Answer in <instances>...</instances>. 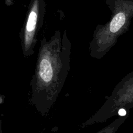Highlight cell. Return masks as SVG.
<instances>
[{
  "label": "cell",
  "mask_w": 133,
  "mask_h": 133,
  "mask_svg": "<svg viewBox=\"0 0 133 133\" xmlns=\"http://www.w3.org/2000/svg\"><path fill=\"white\" fill-rule=\"evenodd\" d=\"M118 113L120 116H125L126 115V110L122 108L118 110Z\"/></svg>",
  "instance_id": "6"
},
{
  "label": "cell",
  "mask_w": 133,
  "mask_h": 133,
  "mask_svg": "<svg viewBox=\"0 0 133 133\" xmlns=\"http://www.w3.org/2000/svg\"><path fill=\"white\" fill-rule=\"evenodd\" d=\"M133 17V2L114 14L110 22L98 25L90 44V56L96 59L103 57L116 44L117 39L129 29Z\"/></svg>",
  "instance_id": "2"
},
{
  "label": "cell",
  "mask_w": 133,
  "mask_h": 133,
  "mask_svg": "<svg viewBox=\"0 0 133 133\" xmlns=\"http://www.w3.org/2000/svg\"><path fill=\"white\" fill-rule=\"evenodd\" d=\"M126 118H127V116L126 117L120 116L118 118L116 119L114 121H113L110 125H107L105 128L99 130L96 133H116L118 129L120 127L121 125L125 122Z\"/></svg>",
  "instance_id": "5"
},
{
  "label": "cell",
  "mask_w": 133,
  "mask_h": 133,
  "mask_svg": "<svg viewBox=\"0 0 133 133\" xmlns=\"http://www.w3.org/2000/svg\"><path fill=\"white\" fill-rule=\"evenodd\" d=\"M71 43L66 32L56 31L50 40L41 41L29 99L41 114H48L61 92L70 70Z\"/></svg>",
  "instance_id": "1"
},
{
  "label": "cell",
  "mask_w": 133,
  "mask_h": 133,
  "mask_svg": "<svg viewBox=\"0 0 133 133\" xmlns=\"http://www.w3.org/2000/svg\"><path fill=\"white\" fill-rule=\"evenodd\" d=\"M133 108V71L126 76L116 87L112 95L107 99L101 109L94 116L84 123L83 127L97 123L106 121L115 116L122 108Z\"/></svg>",
  "instance_id": "3"
},
{
  "label": "cell",
  "mask_w": 133,
  "mask_h": 133,
  "mask_svg": "<svg viewBox=\"0 0 133 133\" xmlns=\"http://www.w3.org/2000/svg\"><path fill=\"white\" fill-rule=\"evenodd\" d=\"M42 17L43 14L41 13L36 0L30 10L22 34V44L25 57H28L34 53L36 35L42 24Z\"/></svg>",
  "instance_id": "4"
}]
</instances>
